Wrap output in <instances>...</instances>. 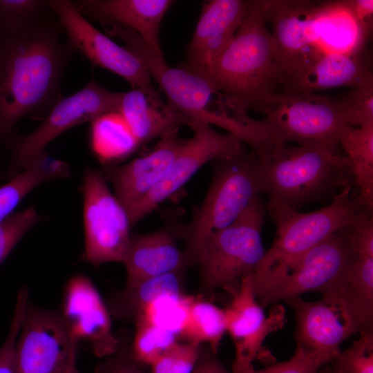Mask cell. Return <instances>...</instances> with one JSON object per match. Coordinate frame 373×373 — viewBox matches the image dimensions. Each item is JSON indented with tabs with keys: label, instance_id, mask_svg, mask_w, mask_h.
<instances>
[{
	"label": "cell",
	"instance_id": "22",
	"mask_svg": "<svg viewBox=\"0 0 373 373\" xmlns=\"http://www.w3.org/2000/svg\"><path fill=\"white\" fill-rule=\"evenodd\" d=\"M321 294L339 312L352 335L373 330V256L356 254L345 274Z\"/></svg>",
	"mask_w": 373,
	"mask_h": 373
},
{
	"label": "cell",
	"instance_id": "3",
	"mask_svg": "<svg viewBox=\"0 0 373 373\" xmlns=\"http://www.w3.org/2000/svg\"><path fill=\"white\" fill-rule=\"evenodd\" d=\"M256 154L268 204L298 211L309 203L333 199L338 190L353 184L339 144H274Z\"/></svg>",
	"mask_w": 373,
	"mask_h": 373
},
{
	"label": "cell",
	"instance_id": "33",
	"mask_svg": "<svg viewBox=\"0 0 373 373\" xmlns=\"http://www.w3.org/2000/svg\"><path fill=\"white\" fill-rule=\"evenodd\" d=\"M191 298L184 294L160 298L148 306L135 323L147 321L180 336Z\"/></svg>",
	"mask_w": 373,
	"mask_h": 373
},
{
	"label": "cell",
	"instance_id": "25",
	"mask_svg": "<svg viewBox=\"0 0 373 373\" xmlns=\"http://www.w3.org/2000/svg\"><path fill=\"white\" fill-rule=\"evenodd\" d=\"M365 48L352 52H329L319 56L286 90H317L354 87L373 80Z\"/></svg>",
	"mask_w": 373,
	"mask_h": 373
},
{
	"label": "cell",
	"instance_id": "12",
	"mask_svg": "<svg viewBox=\"0 0 373 373\" xmlns=\"http://www.w3.org/2000/svg\"><path fill=\"white\" fill-rule=\"evenodd\" d=\"M82 191L85 258L94 265L122 262L131 237L126 209L99 171H86Z\"/></svg>",
	"mask_w": 373,
	"mask_h": 373
},
{
	"label": "cell",
	"instance_id": "24",
	"mask_svg": "<svg viewBox=\"0 0 373 373\" xmlns=\"http://www.w3.org/2000/svg\"><path fill=\"white\" fill-rule=\"evenodd\" d=\"M118 113L140 146L178 130L182 125L190 126L194 121L164 103L151 85L122 93Z\"/></svg>",
	"mask_w": 373,
	"mask_h": 373
},
{
	"label": "cell",
	"instance_id": "16",
	"mask_svg": "<svg viewBox=\"0 0 373 373\" xmlns=\"http://www.w3.org/2000/svg\"><path fill=\"white\" fill-rule=\"evenodd\" d=\"M231 294V304L224 309L227 332L235 346L230 373H253V362L261 353L266 337L285 324V308L274 304L266 315L256 299L252 275L244 277Z\"/></svg>",
	"mask_w": 373,
	"mask_h": 373
},
{
	"label": "cell",
	"instance_id": "37",
	"mask_svg": "<svg viewBox=\"0 0 373 373\" xmlns=\"http://www.w3.org/2000/svg\"><path fill=\"white\" fill-rule=\"evenodd\" d=\"M50 11L45 0H0V26L17 27L33 23Z\"/></svg>",
	"mask_w": 373,
	"mask_h": 373
},
{
	"label": "cell",
	"instance_id": "5",
	"mask_svg": "<svg viewBox=\"0 0 373 373\" xmlns=\"http://www.w3.org/2000/svg\"><path fill=\"white\" fill-rule=\"evenodd\" d=\"M354 185L343 188L325 207L300 213L287 207L268 204L276 232L270 249L252 275L256 296L274 277L332 233L349 226L360 208Z\"/></svg>",
	"mask_w": 373,
	"mask_h": 373
},
{
	"label": "cell",
	"instance_id": "21",
	"mask_svg": "<svg viewBox=\"0 0 373 373\" xmlns=\"http://www.w3.org/2000/svg\"><path fill=\"white\" fill-rule=\"evenodd\" d=\"M78 10L102 24H115L135 32L156 55L164 57L160 41L162 21L172 0H80Z\"/></svg>",
	"mask_w": 373,
	"mask_h": 373
},
{
	"label": "cell",
	"instance_id": "32",
	"mask_svg": "<svg viewBox=\"0 0 373 373\" xmlns=\"http://www.w3.org/2000/svg\"><path fill=\"white\" fill-rule=\"evenodd\" d=\"M334 101L346 124L354 127L373 124V80L349 88Z\"/></svg>",
	"mask_w": 373,
	"mask_h": 373
},
{
	"label": "cell",
	"instance_id": "30",
	"mask_svg": "<svg viewBox=\"0 0 373 373\" xmlns=\"http://www.w3.org/2000/svg\"><path fill=\"white\" fill-rule=\"evenodd\" d=\"M91 144L104 161L123 158L140 146L118 112L104 115L92 122Z\"/></svg>",
	"mask_w": 373,
	"mask_h": 373
},
{
	"label": "cell",
	"instance_id": "1",
	"mask_svg": "<svg viewBox=\"0 0 373 373\" xmlns=\"http://www.w3.org/2000/svg\"><path fill=\"white\" fill-rule=\"evenodd\" d=\"M47 14L27 25L0 26V144L23 117L44 119L62 98L61 81L76 51L61 41L56 15Z\"/></svg>",
	"mask_w": 373,
	"mask_h": 373
},
{
	"label": "cell",
	"instance_id": "10",
	"mask_svg": "<svg viewBox=\"0 0 373 373\" xmlns=\"http://www.w3.org/2000/svg\"><path fill=\"white\" fill-rule=\"evenodd\" d=\"M356 254L350 224L325 238L274 277L256 299L264 307L308 291L321 293L345 274Z\"/></svg>",
	"mask_w": 373,
	"mask_h": 373
},
{
	"label": "cell",
	"instance_id": "44",
	"mask_svg": "<svg viewBox=\"0 0 373 373\" xmlns=\"http://www.w3.org/2000/svg\"><path fill=\"white\" fill-rule=\"evenodd\" d=\"M318 373H334L329 367L328 364L323 367Z\"/></svg>",
	"mask_w": 373,
	"mask_h": 373
},
{
	"label": "cell",
	"instance_id": "17",
	"mask_svg": "<svg viewBox=\"0 0 373 373\" xmlns=\"http://www.w3.org/2000/svg\"><path fill=\"white\" fill-rule=\"evenodd\" d=\"M59 311L71 338L87 342L96 356L106 358L116 351L118 339L109 311L88 278L78 275L69 280Z\"/></svg>",
	"mask_w": 373,
	"mask_h": 373
},
{
	"label": "cell",
	"instance_id": "13",
	"mask_svg": "<svg viewBox=\"0 0 373 373\" xmlns=\"http://www.w3.org/2000/svg\"><path fill=\"white\" fill-rule=\"evenodd\" d=\"M60 311L29 302L15 346L17 373H63L77 354Z\"/></svg>",
	"mask_w": 373,
	"mask_h": 373
},
{
	"label": "cell",
	"instance_id": "23",
	"mask_svg": "<svg viewBox=\"0 0 373 373\" xmlns=\"http://www.w3.org/2000/svg\"><path fill=\"white\" fill-rule=\"evenodd\" d=\"M180 233L163 228L131 236L122 262L127 283L137 282L162 274L186 270L191 265L185 249L180 248Z\"/></svg>",
	"mask_w": 373,
	"mask_h": 373
},
{
	"label": "cell",
	"instance_id": "42",
	"mask_svg": "<svg viewBox=\"0 0 373 373\" xmlns=\"http://www.w3.org/2000/svg\"><path fill=\"white\" fill-rule=\"evenodd\" d=\"M193 373H230L214 353L209 349H202Z\"/></svg>",
	"mask_w": 373,
	"mask_h": 373
},
{
	"label": "cell",
	"instance_id": "34",
	"mask_svg": "<svg viewBox=\"0 0 373 373\" xmlns=\"http://www.w3.org/2000/svg\"><path fill=\"white\" fill-rule=\"evenodd\" d=\"M334 373H373V330L361 336L328 363Z\"/></svg>",
	"mask_w": 373,
	"mask_h": 373
},
{
	"label": "cell",
	"instance_id": "31",
	"mask_svg": "<svg viewBox=\"0 0 373 373\" xmlns=\"http://www.w3.org/2000/svg\"><path fill=\"white\" fill-rule=\"evenodd\" d=\"M178 336L165 328L147 321L135 323L131 348L135 358L151 365L178 341Z\"/></svg>",
	"mask_w": 373,
	"mask_h": 373
},
{
	"label": "cell",
	"instance_id": "35",
	"mask_svg": "<svg viewBox=\"0 0 373 373\" xmlns=\"http://www.w3.org/2000/svg\"><path fill=\"white\" fill-rule=\"evenodd\" d=\"M40 220L36 209L30 207L12 213L0 222V265L23 236Z\"/></svg>",
	"mask_w": 373,
	"mask_h": 373
},
{
	"label": "cell",
	"instance_id": "18",
	"mask_svg": "<svg viewBox=\"0 0 373 373\" xmlns=\"http://www.w3.org/2000/svg\"><path fill=\"white\" fill-rule=\"evenodd\" d=\"M178 133L175 130L166 134L147 153L107 171L115 196L127 213L163 179L184 147L187 140Z\"/></svg>",
	"mask_w": 373,
	"mask_h": 373
},
{
	"label": "cell",
	"instance_id": "7",
	"mask_svg": "<svg viewBox=\"0 0 373 373\" xmlns=\"http://www.w3.org/2000/svg\"><path fill=\"white\" fill-rule=\"evenodd\" d=\"M265 213L259 196L210 238L196 262L205 292L223 289L231 293L244 277L254 274L266 253L262 242Z\"/></svg>",
	"mask_w": 373,
	"mask_h": 373
},
{
	"label": "cell",
	"instance_id": "39",
	"mask_svg": "<svg viewBox=\"0 0 373 373\" xmlns=\"http://www.w3.org/2000/svg\"><path fill=\"white\" fill-rule=\"evenodd\" d=\"M28 303V289L27 286L24 285L17 294L9 331L0 347V373H17L15 346Z\"/></svg>",
	"mask_w": 373,
	"mask_h": 373
},
{
	"label": "cell",
	"instance_id": "9",
	"mask_svg": "<svg viewBox=\"0 0 373 373\" xmlns=\"http://www.w3.org/2000/svg\"><path fill=\"white\" fill-rule=\"evenodd\" d=\"M122 93L113 92L91 79L75 93L62 97L33 131L13 133L6 143L10 152L7 174L13 177L55 138L86 122L119 111Z\"/></svg>",
	"mask_w": 373,
	"mask_h": 373
},
{
	"label": "cell",
	"instance_id": "15",
	"mask_svg": "<svg viewBox=\"0 0 373 373\" xmlns=\"http://www.w3.org/2000/svg\"><path fill=\"white\" fill-rule=\"evenodd\" d=\"M67 41L90 61L124 79L132 88L151 85V77L137 57L94 27L69 0H48Z\"/></svg>",
	"mask_w": 373,
	"mask_h": 373
},
{
	"label": "cell",
	"instance_id": "8",
	"mask_svg": "<svg viewBox=\"0 0 373 373\" xmlns=\"http://www.w3.org/2000/svg\"><path fill=\"white\" fill-rule=\"evenodd\" d=\"M260 120L269 146L339 144L349 125L334 99L313 92L283 90L273 97Z\"/></svg>",
	"mask_w": 373,
	"mask_h": 373
},
{
	"label": "cell",
	"instance_id": "41",
	"mask_svg": "<svg viewBox=\"0 0 373 373\" xmlns=\"http://www.w3.org/2000/svg\"><path fill=\"white\" fill-rule=\"evenodd\" d=\"M351 15L361 28L369 35L372 27L373 16L372 0L344 1Z\"/></svg>",
	"mask_w": 373,
	"mask_h": 373
},
{
	"label": "cell",
	"instance_id": "19",
	"mask_svg": "<svg viewBox=\"0 0 373 373\" xmlns=\"http://www.w3.org/2000/svg\"><path fill=\"white\" fill-rule=\"evenodd\" d=\"M252 2L247 0L204 1L188 46L186 61L180 67L192 68L204 66L220 55L234 38Z\"/></svg>",
	"mask_w": 373,
	"mask_h": 373
},
{
	"label": "cell",
	"instance_id": "14",
	"mask_svg": "<svg viewBox=\"0 0 373 373\" xmlns=\"http://www.w3.org/2000/svg\"><path fill=\"white\" fill-rule=\"evenodd\" d=\"M189 127L193 136L186 140L166 175L128 211L131 227L179 190L206 163L231 155L243 147L244 142L239 137L218 132L206 122L194 119Z\"/></svg>",
	"mask_w": 373,
	"mask_h": 373
},
{
	"label": "cell",
	"instance_id": "29",
	"mask_svg": "<svg viewBox=\"0 0 373 373\" xmlns=\"http://www.w3.org/2000/svg\"><path fill=\"white\" fill-rule=\"evenodd\" d=\"M226 332L224 309L192 296L180 336L188 342L207 343L211 350L217 354Z\"/></svg>",
	"mask_w": 373,
	"mask_h": 373
},
{
	"label": "cell",
	"instance_id": "4",
	"mask_svg": "<svg viewBox=\"0 0 373 373\" xmlns=\"http://www.w3.org/2000/svg\"><path fill=\"white\" fill-rule=\"evenodd\" d=\"M213 162V175L206 196L181 229L191 265L196 264L210 238L235 221L262 193L258 158L251 149L243 146Z\"/></svg>",
	"mask_w": 373,
	"mask_h": 373
},
{
	"label": "cell",
	"instance_id": "43",
	"mask_svg": "<svg viewBox=\"0 0 373 373\" xmlns=\"http://www.w3.org/2000/svg\"><path fill=\"white\" fill-rule=\"evenodd\" d=\"M76 356L77 354L72 357L68 365L63 373H81L77 367Z\"/></svg>",
	"mask_w": 373,
	"mask_h": 373
},
{
	"label": "cell",
	"instance_id": "38",
	"mask_svg": "<svg viewBox=\"0 0 373 373\" xmlns=\"http://www.w3.org/2000/svg\"><path fill=\"white\" fill-rule=\"evenodd\" d=\"M117 336L116 351L96 365L95 373H146L147 365L137 360L133 354L130 332L122 329Z\"/></svg>",
	"mask_w": 373,
	"mask_h": 373
},
{
	"label": "cell",
	"instance_id": "40",
	"mask_svg": "<svg viewBox=\"0 0 373 373\" xmlns=\"http://www.w3.org/2000/svg\"><path fill=\"white\" fill-rule=\"evenodd\" d=\"M325 361L313 356L299 348L288 361L277 363L253 373H318L325 365Z\"/></svg>",
	"mask_w": 373,
	"mask_h": 373
},
{
	"label": "cell",
	"instance_id": "11",
	"mask_svg": "<svg viewBox=\"0 0 373 373\" xmlns=\"http://www.w3.org/2000/svg\"><path fill=\"white\" fill-rule=\"evenodd\" d=\"M104 26L108 35L123 40L125 47L142 62L164 91L172 109L193 119L223 127L224 119L209 108L212 97L219 92L207 78L180 66H170L164 57L152 51L133 30L115 24Z\"/></svg>",
	"mask_w": 373,
	"mask_h": 373
},
{
	"label": "cell",
	"instance_id": "2",
	"mask_svg": "<svg viewBox=\"0 0 373 373\" xmlns=\"http://www.w3.org/2000/svg\"><path fill=\"white\" fill-rule=\"evenodd\" d=\"M267 25L261 0L253 1L229 46L208 64L185 69L207 78L242 111L264 114L273 97L283 91Z\"/></svg>",
	"mask_w": 373,
	"mask_h": 373
},
{
	"label": "cell",
	"instance_id": "36",
	"mask_svg": "<svg viewBox=\"0 0 373 373\" xmlns=\"http://www.w3.org/2000/svg\"><path fill=\"white\" fill-rule=\"evenodd\" d=\"M202 344L178 342L151 366V373H193Z\"/></svg>",
	"mask_w": 373,
	"mask_h": 373
},
{
	"label": "cell",
	"instance_id": "28",
	"mask_svg": "<svg viewBox=\"0 0 373 373\" xmlns=\"http://www.w3.org/2000/svg\"><path fill=\"white\" fill-rule=\"evenodd\" d=\"M70 173L66 162L50 156L45 150L41 151L25 169L0 186V222L11 215L32 189L44 182L66 178Z\"/></svg>",
	"mask_w": 373,
	"mask_h": 373
},
{
	"label": "cell",
	"instance_id": "6",
	"mask_svg": "<svg viewBox=\"0 0 373 373\" xmlns=\"http://www.w3.org/2000/svg\"><path fill=\"white\" fill-rule=\"evenodd\" d=\"M271 25L275 64L283 89L294 82L319 56L327 53V22L332 1H261Z\"/></svg>",
	"mask_w": 373,
	"mask_h": 373
},
{
	"label": "cell",
	"instance_id": "20",
	"mask_svg": "<svg viewBox=\"0 0 373 373\" xmlns=\"http://www.w3.org/2000/svg\"><path fill=\"white\" fill-rule=\"evenodd\" d=\"M285 302L295 314L296 348L331 362L341 344L352 335L339 312L323 299L309 302L296 296Z\"/></svg>",
	"mask_w": 373,
	"mask_h": 373
},
{
	"label": "cell",
	"instance_id": "26",
	"mask_svg": "<svg viewBox=\"0 0 373 373\" xmlns=\"http://www.w3.org/2000/svg\"><path fill=\"white\" fill-rule=\"evenodd\" d=\"M174 271L127 283L125 288L111 298L110 311L117 318L135 323L154 301L169 296L184 294V272Z\"/></svg>",
	"mask_w": 373,
	"mask_h": 373
},
{
	"label": "cell",
	"instance_id": "27",
	"mask_svg": "<svg viewBox=\"0 0 373 373\" xmlns=\"http://www.w3.org/2000/svg\"><path fill=\"white\" fill-rule=\"evenodd\" d=\"M356 188L355 200L363 209L373 211V124L348 126L339 139Z\"/></svg>",
	"mask_w": 373,
	"mask_h": 373
}]
</instances>
